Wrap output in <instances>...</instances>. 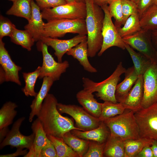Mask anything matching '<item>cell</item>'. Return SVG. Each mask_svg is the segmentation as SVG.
Wrapping results in <instances>:
<instances>
[{"label": "cell", "mask_w": 157, "mask_h": 157, "mask_svg": "<svg viewBox=\"0 0 157 157\" xmlns=\"http://www.w3.org/2000/svg\"><path fill=\"white\" fill-rule=\"evenodd\" d=\"M58 101L55 96L48 94L37 115L47 135L63 138L65 133L73 129L82 130L74 125L72 119L62 116L57 108Z\"/></svg>", "instance_id": "cell-1"}, {"label": "cell", "mask_w": 157, "mask_h": 157, "mask_svg": "<svg viewBox=\"0 0 157 157\" xmlns=\"http://www.w3.org/2000/svg\"><path fill=\"white\" fill-rule=\"evenodd\" d=\"M86 8L85 19L87 31L88 57H93L100 50L102 44V28L104 13L94 0H84Z\"/></svg>", "instance_id": "cell-2"}, {"label": "cell", "mask_w": 157, "mask_h": 157, "mask_svg": "<svg viewBox=\"0 0 157 157\" xmlns=\"http://www.w3.org/2000/svg\"><path fill=\"white\" fill-rule=\"evenodd\" d=\"M126 70L122 62H120L112 74L101 82H95L88 78L83 77V88L92 93L96 92L97 97L104 101L117 103L115 97L116 88L120 80V76L125 73Z\"/></svg>", "instance_id": "cell-3"}, {"label": "cell", "mask_w": 157, "mask_h": 157, "mask_svg": "<svg viewBox=\"0 0 157 157\" xmlns=\"http://www.w3.org/2000/svg\"><path fill=\"white\" fill-rule=\"evenodd\" d=\"M108 128L111 135L120 137L123 140L140 138L139 128L134 112L129 111L103 121Z\"/></svg>", "instance_id": "cell-4"}, {"label": "cell", "mask_w": 157, "mask_h": 157, "mask_svg": "<svg viewBox=\"0 0 157 157\" xmlns=\"http://www.w3.org/2000/svg\"><path fill=\"white\" fill-rule=\"evenodd\" d=\"M68 33L87 35L85 19H61L48 21L45 24L43 36L56 38Z\"/></svg>", "instance_id": "cell-5"}, {"label": "cell", "mask_w": 157, "mask_h": 157, "mask_svg": "<svg viewBox=\"0 0 157 157\" xmlns=\"http://www.w3.org/2000/svg\"><path fill=\"white\" fill-rule=\"evenodd\" d=\"M43 19L47 21L58 19H85L86 8L85 2H75L44 9L41 12Z\"/></svg>", "instance_id": "cell-6"}, {"label": "cell", "mask_w": 157, "mask_h": 157, "mask_svg": "<svg viewBox=\"0 0 157 157\" xmlns=\"http://www.w3.org/2000/svg\"><path fill=\"white\" fill-rule=\"evenodd\" d=\"M140 138L157 141V102L134 112Z\"/></svg>", "instance_id": "cell-7"}, {"label": "cell", "mask_w": 157, "mask_h": 157, "mask_svg": "<svg viewBox=\"0 0 157 157\" xmlns=\"http://www.w3.org/2000/svg\"><path fill=\"white\" fill-rule=\"evenodd\" d=\"M37 46L38 50L42 53L43 59L38 78L41 79L47 76L52 78L54 81L59 80L61 74L69 67V62L67 60L62 62L56 61L49 53L48 46L40 41Z\"/></svg>", "instance_id": "cell-8"}, {"label": "cell", "mask_w": 157, "mask_h": 157, "mask_svg": "<svg viewBox=\"0 0 157 157\" xmlns=\"http://www.w3.org/2000/svg\"><path fill=\"white\" fill-rule=\"evenodd\" d=\"M101 7L104 13V16L102 28L103 42L101 48L98 54L99 56L112 47H117L123 50L125 49V44L112 22L108 5H103Z\"/></svg>", "instance_id": "cell-9"}, {"label": "cell", "mask_w": 157, "mask_h": 157, "mask_svg": "<svg viewBox=\"0 0 157 157\" xmlns=\"http://www.w3.org/2000/svg\"><path fill=\"white\" fill-rule=\"evenodd\" d=\"M57 108L60 113H66L74 120L77 127L82 131L91 130L98 127L101 121L83 108L73 104H65L58 103Z\"/></svg>", "instance_id": "cell-10"}, {"label": "cell", "mask_w": 157, "mask_h": 157, "mask_svg": "<svg viewBox=\"0 0 157 157\" xmlns=\"http://www.w3.org/2000/svg\"><path fill=\"white\" fill-rule=\"evenodd\" d=\"M151 31L142 29L136 33L122 38L125 43L157 63L156 49L152 40Z\"/></svg>", "instance_id": "cell-11"}, {"label": "cell", "mask_w": 157, "mask_h": 157, "mask_svg": "<svg viewBox=\"0 0 157 157\" xmlns=\"http://www.w3.org/2000/svg\"><path fill=\"white\" fill-rule=\"evenodd\" d=\"M25 119V117H22L14 123L11 129L0 143V149L7 145H10L17 149L25 148L28 150L30 149L34 139V134L33 133L29 135H24L21 133L19 130L22 123Z\"/></svg>", "instance_id": "cell-12"}, {"label": "cell", "mask_w": 157, "mask_h": 157, "mask_svg": "<svg viewBox=\"0 0 157 157\" xmlns=\"http://www.w3.org/2000/svg\"><path fill=\"white\" fill-rule=\"evenodd\" d=\"M143 76V96L141 108H144L157 102V63L152 64Z\"/></svg>", "instance_id": "cell-13"}, {"label": "cell", "mask_w": 157, "mask_h": 157, "mask_svg": "<svg viewBox=\"0 0 157 157\" xmlns=\"http://www.w3.org/2000/svg\"><path fill=\"white\" fill-rule=\"evenodd\" d=\"M86 35L78 34L72 38L60 40L56 38L42 36L40 40L48 46L51 47L55 51L54 54L58 62H62V58L70 49L85 40H87Z\"/></svg>", "instance_id": "cell-14"}, {"label": "cell", "mask_w": 157, "mask_h": 157, "mask_svg": "<svg viewBox=\"0 0 157 157\" xmlns=\"http://www.w3.org/2000/svg\"><path fill=\"white\" fill-rule=\"evenodd\" d=\"M0 64L4 72L5 81L13 82L21 85L19 73L22 68L12 60L2 39H0Z\"/></svg>", "instance_id": "cell-15"}, {"label": "cell", "mask_w": 157, "mask_h": 157, "mask_svg": "<svg viewBox=\"0 0 157 157\" xmlns=\"http://www.w3.org/2000/svg\"><path fill=\"white\" fill-rule=\"evenodd\" d=\"M31 129L34 134L33 144L24 157H40L42 149L51 142L48 138L40 120L37 118L33 122Z\"/></svg>", "instance_id": "cell-16"}, {"label": "cell", "mask_w": 157, "mask_h": 157, "mask_svg": "<svg viewBox=\"0 0 157 157\" xmlns=\"http://www.w3.org/2000/svg\"><path fill=\"white\" fill-rule=\"evenodd\" d=\"M143 96V76L140 75L125 99L121 103L126 109L135 112L141 108Z\"/></svg>", "instance_id": "cell-17"}, {"label": "cell", "mask_w": 157, "mask_h": 157, "mask_svg": "<svg viewBox=\"0 0 157 157\" xmlns=\"http://www.w3.org/2000/svg\"><path fill=\"white\" fill-rule=\"evenodd\" d=\"M31 17L24 28L31 33L35 42L39 41L43 36L45 23L42 20L41 10L34 0L31 1Z\"/></svg>", "instance_id": "cell-18"}, {"label": "cell", "mask_w": 157, "mask_h": 157, "mask_svg": "<svg viewBox=\"0 0 157 157\" xmlns=\"http://www.w3.org/2000/svg\"><path fill=\"white\" fill-rule=\"evenodd\" d=\"M93 93L83 88L77 93L76 98L78 103L86 111L99 118L101 114L102 103L97 101Z\"/></svg>", "instance_id": "cell-19"}, {"label": "cell", "mask_w": 157, "mask_h": 157, "mask_svg": "<svg viewBox=\"0 0 157 157\" xmlns=\"http://www.w3.org/2000/svg\"><path fill=\"white\" fill-rule=\"evenodd\" d=\"M71 132L80 138L101 143L106 142L110 135L108 128L103 121H101L98 127L91 130L84 131L73 129L71 131Z\"/></svg>", "instance_id": "cell-20"}, {"label": "cell", "mask_w": 157, "mask_h": 157, "mask_svg": "<svg viewBox=\"0 0 157 157\" xmlns=\"http://www.w3.org/2000/svg\"><path fill=\"white\" fill-rule=\"evenodd\" d=\"M124 73V80L117 84L115 90V99L118 103L122 102L125 99L139 76L133 66L126 69Z\"/></svg>", "instance_id": "cell-21"}, {"label": "cell", "mask_w": 157, "mask_h": 157, "mask_svg": "<svg viewBox=\"0 0 157 157\" xmlns=\"http://www.w3.org/2000/svg\"><path fill=\"white\" fill-rule=\"evenodd\" d=\"M54 82L52 78L46 76L43 78L40 89L30 105L31 111L28 119L30 122H31L34 117L39 113L42 103L49 94L48 92Z\"/></svg>", "instance_id": "cell-22"}, {"label": "cell", "mask_w": 157, "mask_h": 157, "mask_svg": "<svg viewBox=\"0 0 157 157\" xmlns=\"http://www.w3.org/2000/svg\"><path fill=\"white\" fill-rule=\"evenodd\" d=\"M66 53L77 59L87 71L91 73L97 72V69L91 65L88 59L87 40L83 41L73 47Z\"/></svg>", "instance_id": "cell-23"}, {"label": "cell", "mask_w": 157, "mask_h": 157, "mask_svg": "<svg viewBox=\"0 0 157 157\" xmlns=\"http://www.w3.org/2000/svg\"><path fill=\"white\" fill-rule=\"evenodd\" d=\"M103 156L106 157H126L124 140L110 135L105 143Z\"/></svg>", "instance_id": "cell-24"}, {"label": "cell", "mask_w": 157, "mask_h": 157, "mask_svg": "<svg viewBox=\"0 0 157 157\" xmlns=\"http://www.w3.org/2000/svg\"><path fill=\"white\" fill-rule=\"evenodd\" d=\"M125 44V49L128 51L133 60L135 72L138 76L143 75L154 63L142 53L136 52L128 44Z\"/></svg>", "instance_id": "cell-25"}, {"label": "cell", "mask_w": 157, "mask_h": 157, "mask_svg": "<svg viewBox=\"0 0 157 157\" xmlns=\"http://www.w3.org/2000/svg\"><path fill=\"white\" fill-rule=\"evenodd\" d=\"M65 142L79 156L83 157L87 151L90 140H85L75 135L71 131L67 132L63 137Z\"/></svg>", "instance_id": "cell-26"}, {"label": "cell", "mask_w": 157, "mask_h": 157, "mask_svg": "<svg viewBox=\"0 0 157 157\" xmlns=\"http://www.w3.org/2000/svg\"><path fill=\"white\" fill-rule=\"evenodd\" d=\"M32 0H16L13 2L11 7L6 12L8 15H13L24 18L29 21L32 15Z\"/></svg>", "instance_id": "cell-27"}, {"label": "cell", "mask_w": 157, "mask_h": 157, "mask_svg": "<svg viewBox=\"0 0 157 157\" xmlns=\"http://www.w3.org/2000/svg\"><path fill=\"white\" fill-rule=\"evenodd\" d=\"M10 37L12 42L29 51L31 50L35 42L31 33L26 29L20 30L15 28Z\"/></svg>", "instance_id": "cell-28"}, {"label": "cell", "mask_w": 157, "mask_h": 157, "mask_svg": "<svg viewBox=\"0 0 157 157\" xmlns=\"http://www.w3.org/2000/svg\"><path fill=\"white\" fill-rule=\"evenodd\" d=\"M153 140L142 138L124 140L126 157H135L145 146H151Z\"/></svg>", "instance_id": "cell-29"}, {"label": "cell", "mask_w": 157, "mask_h": 157, "mask_svg": "<svg viewBox=\"0 0 157 157\" xmlns=\"http://www.w3.org/2000/svg\"><path fill=\"white\" fill-rule=\"evenodd\" d=\"M141 28L152 31L157 30V5L153 4L140 18Z\"/></svg>", "instance_id": "cell-30"}, {"label": "cell", "mask_w": 157, "mask_h": 157, "mask_svg": "<svg viewBox=\"0 0 157 157\" xmlns=\"http://www.w3.org/2000/svg\"><path fill=\"white\" fill-rule=\"evenodd\" d=\"M17 106L15 103L10 101L3 104L0 109V129L8 127L12 123L17 114L15 109Z\"/></svg>", "instance_id": "cell-31"}, {"label": "cell", "mask_w": 157, "mask_h": 157, "mask_svg": "<svg viewBox=\"0 0 157 157\" xmlns=\"http://www.w3.org/2000/svg\"><path fill=\"white\" fill-rule=\"evenodd\" d=\"M138 13L131 15L127 19L122 27L117 28L120 36L123 38L132 35L142 29Z\"/></svg>", "instance_id": "cell-32"}, {"label": "cell", "mask_w": 157, "mask_h": 157, "mask_svg": "<svg viewBox=\"0 0 157 157\" xmlns=\"http://www.w3.org/2000/svg\"><path fill=\"white\" fill-rule=\"evenodd\" d=\"M40 69L41 66H38L34 71L22 73L25 85L22 90L26 96L35 97L37 93L35 91V86L38 78H39Z\"/></svg>", "instance_id": "cell-33"}, {"label": "cell", "mask_w": 157, "mask_h": 157, "mask_svg": "<svg viewBox=\"0 0 157 157\" xmlns=\"http://www.w3.org/2000/svg\"><path fill=\"white\" fill-rule=\"evenodd\" d=\"M125 110L121 103L104 101L102 103L101 114L99 119L100 121H104L123 113Z\"/></svg>", "instance_id": "cell-34"}, {"label": "cell", "mask_w": 157, "mask_h": 157, "mask_svg": "<svg viewBox=\"0 0 157 157\" xmlns=\"http://www.w3.org/2000/svg\"><path fill=\"white\" fill-rule=\"evenodd\" d=\"M54 146L57 153V157H79L64 141L63 138L53 135H47Z\"/></svg>", "instance_id": "cell-35"}, {"label": "cell", "mask_w": 157, "mask_h": 157, "mask_svg": "<svg viewBox=\"0 0 157 157\" xmlns=\"http://www.w3.org/2000/svg\"><path fill=\"white\" fill-rule=\"evenodd\" d=\"M122 0H112L109 3L108 9L110 14L115 19L117 28L121 27L123 24Z\"/></svg>", "instance_id": "cell-36"}, {"label": "cell", "mask_w": 157, "mask_h": 157, "mask_svg": "<svg viewBox=\"0 0 157 157\" xmlns=\"http://www.w3.org/2000/svg\"><path fill=\"white\" fill-rule=\"evenodd\" d=\"M106 142L90 140L88 150L83 157H103Z\"/></svg>", "instance_id": "cell-37"}, {"label": "cell", "mask_w": 157, "mask_h": 157, "mask_svg": "<svg viewBox=\"0 0 157 157\" xmlns=\"http://www.w3.org/2000/svg\"><path fill=\"white\" fill-rule=\"evenodd\" d=\"M123 13V24L124 25L127 19L131 15L138 13L136 3L130 0H122Z\"/></svg>", "instance_id": "cell-38"}, {"label": "cell", "mask_w": 157, "mask_h": 157, "mask_svg": "<svg viewBox=\"0 0 157 157\" xmlns=\"http://www.w3.org/2000/svg\"><path fill=\"white\" fill-rule=\"evenodd\" d=\"M15 28V25L9 19L0 15V39L5 36L10 37Z\"/></svg>", "instance_id": "cell-39"}, {"label": "cell", "mask_w": 157, "mask_h": 157, "mask_svg": "<svg viewBox=\"0 0 157 157\" xmlns=\"http://www.w3.org/2000/svg\"><path fill=\"white\" fill-rule=\"evenodd\" d=\"M42 10L67 3L65 0H34Z\"/></svg>", "instance_id": "cell-40"}, {"label": "cell", "mask_w": 157, "mask_h": 157, "mask_svg": "<svg viewBox=\"0 0 157 157\" xmlns=\"http://www.w3.org/2000/svg\"><path fill=\"white\" fill-rule=\"evenodd\" d=\"M154 0H137V6L140 18L144 13L154 4Z\"/></svg>", "instance_id": "cell-41"}, {"label": "cell", "mask_w": 157, "mask_h": 157, "mask_svg": "<svg viewBox=\"0 0 157 157\" xmlns=\"http://www.w3.org/2000/svg\"><path fill=\"white\" fill-rule=\"evenodd\" d=\"M40 157H57L56 151L51 143L42 149Z\"/></svg>", "instance_id": "cell-42"}, {"label": "cell", "mask_w": 157, "mask_h": 157, "mask_svg": "<svg viewBox=\"0 0 157 157\" xmlns=\"http://www.w3.org/2000/svg\"><path fill=\"white\" fill-rule=\"evenodd\" d=\"M135 157H154L151 145L145 146Z\"/></svg>", "instance_id": "cell-43"}, {"label": "cell", "mask_w": 157, "mask_h": 157, "mask_svg": "<svg viewBox=\"0 0 157 157\" xmlns=\"http://www.w3.org/2000/svg\"><path fill=\"white\" fill-rule=\"evenodd\" d=\"M17 148L16 151L13 153L0 155V157H16L19 156H25L28 153V149Z\"/></svg>", "instance_id": "cell-44"}, {"label": "cell", "mask_w": 157, "mask_h": 157, "mask_svg": "<svg viewBox=\"0 0 157 157\" xmlns=\"http://www.w3.org/2000/svg\"><path fill=\"white\" fill-rule=\"evenodd\" d=\"M9 130L8 127L3 128L0 129V142L2 141L6 136Z\"/></svg>", "instance_id": "cell-45"}, {"label": "cell", "mask_w": 157, "mask_h": 157, "mask_svg": "<svg viewBox=\"0 0 157 157\" xmlns=\"http://www.w3.org/2000/svg\"><path fill=\"white\" fill-rule=\"evenodd\" d=\"M151 36L153 44L156 49L157 48V30L151 31Z\"/></svg>", "instance_id": "cell-46"}, {"label": "cell", "mask_w": 157, "mask_h": 157, "mask_svg": "<svg viewBox=\"0 0 157 157\" xmlns=\"http://www.w3.org/2000/svg\"><path fill=\"white\" fill-rule=\"evenodd\" d=\"M112 0H94L96 4L101 7L104 5H108Z\"/></svg>", "instance_id": "cell-47"}, {"label": "cell", "mask_w": 157, "mask_h": 157, "mask_svg": "<svg viewBox=\"0 0 157 157\" xmlns=\"http://www.w3.org/2000/svg\"><path fill=\"white\" fill-rule=\"evenodd\" d=\"M151 146L154 157H157V141L153 140Z\"/></svg>", "instance_id": "cell-48"}, {"label": "cell", "mask_w": 157, "mask_h": 157, "mask_svg": "<svg viewBox=\"0 0 157 157\" xmlns=\"http://www.w3.org/2000/svg\"><path fill=\"white\" fill-rule=\"evenodd\" d=\"M67 3H70L76 2V0H65Z\"/></svg>", "instance_id": "cell-49"}, {"label": "cell", "mask_w": 157, "mask_h": 157, "mask_svg": "<svg viewBox=\"0 0 157 157\" xmlns=\"http://www.w3.org/2000/svg\"><path fill=\"white\" fill-rule=\"evenodd\" d=\"M76 2H84V0H76Z\"/></svg>", "instance_id": "cell-50"}, {"label": "cell", "mask_w": 157, "mask_h": 157, "mask_svg": "<svg viewBox=\"0 0 157 157\" xmlns=\"http://www.w3.org/2000/svg\"><path fill=\"white\" fill-rule=\"evenodd\" d=\"M154 4L157 5V0H154Z\"/></svg>", "instance_id": "cell-51"}, {"label": "cell", "mask_w": 157, "mask_h": 157, "mask_svg": "<svg viewBox=\"0 0 157 157\" xmlns=\"http://www.w3.org/2000/svg\"><path fill=\"white\" fill-rule=\"evenodd\" d=\"M156 59H157V48L156 49Z\"/></svg>", "instance_id": "cell-52"}, {"label": "cell", "mask_w": 157, "mask_h": 157, "mask_svg": "<svg viewBox=\"0 0 157 157\" xmlns=\"http://www.w3.org/2000/svg\"><path fill=\"white\" fill-rule=\"evenodd\" d=\"M9 0L10 1H13V2H14L16 0Z\"/></svg>", "instance_id": "cell-53"}, {"label": "cell", "mask_w": 157, "mask_h": 157, "mask_svg": "<svg viewBox=\"0 0 157 157\" xmlns=\"http://www.w3.org/2000/svg\"><path fill=\"white\" fill-rule=\"evenodd\" d=\"M130 0L132 1H133L135 2V3L137 0Z\"/></svg>", "instance_id": "cell-54"}]
</instances>
